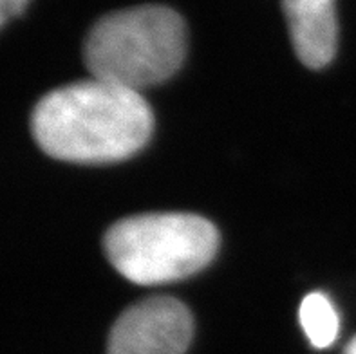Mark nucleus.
<instances>
[{
	"instance_id": "f257e3e1",
	"label": "nucleus",
	"mask_w": 356,
	"mask_h": 354,
	"mask_svg": "<svg viewBox=\"0 0 356 354\" xmlns=\"http://www.w3.org/2000/svg\"><path fill=\"white\" fill-rule=\"evenodd\" d=\"M31 129L51 157L104 165L140 152L152 134L154 114L138 90L90 78L44 96Z\"/></svg>"
},
{
	"instance_id": "20e7f679",
	"label": "nucleus",
	"mask_w": 356,
	"mask_h": 354,
	"mask_svg": "<svg viewBox=\"0 0 356 354\" xmlns=\"http://www.w3.org/2000/svg\"><path fill=\"white\" fill-rule=\"evenodd\" d=\"M194 320L183 302L154 296L120 314L108 335L107 354H185Z\"/></svg>"
},
{
	"instance_id": "0eeeda50",
	"label": "nucleus",
	"mask_w": 356,
	"mask_h": 354,
	"mask_svg": "<svg viewBox=\"0 0 356 354\" xmlns=\"http://www.w3.org/2000/svg\"><path fill=\"white\" fill-rule=\"evenodd\" d=\"M29 0H0V27L24 11Z\"/></svg>"
},
{
	"instance_id": "f03ea898",
	"label": "nucleus",
	"mask_w": 356,
	"mask_h": 354,
	"mask_svg": "<svg viewBox=\"0 0 356 354\" xmlns=\"http://www.w3.org/2000/svg\"><path fill=\"white\" fill-rule=\"evenodd\" d=\"M92 78L138 90L158 86L186 54L183 18L165 6H140L95 24L83 47Z\"/></svg>"
},
{
	"instance_id": "39448f33",
	"label": "nucleus",
	"mask_w": 356,
	"mask_h": 354,
	"mask_svg": "<svg viewBox=\"0 0 356 354\" xmlns=\"http://www.w3.org/2000/svg\"><path fill=\"white\" fill-rule=\"evenodd\" d=\"M282 8L298 60L312 69L325 67L339 42L334 0H282Z\"/></svg>"
},
{
	"instance_id": "6e6552de",
	"label": "nucleus",
	"mask_w": 356,
	"mask_h": 354,
	"mask_svg": "<svg viewBox=\"0 0 356 354\" xmlns=\"http://www.w3.org/2000/svg\"><path fill=\"white\" fill-rule=\"evenodd\" d=\"M343 354H356V337L353 338L351 341H349L348 346H346V351H343Z\"/></svg>"
},
{
	"instance_id": "423d86ee",
	"label": "nucleus",
	"mask_w": 356,
	"mask_h": 354,
	"mask_svg": "<svg viewBox=\"0 0 356 354\" xmlns=\"http://www.w3.org/2000/svg\"><path fill=\"white\" fill-rule=\"evenodd\" d=\"M298 319L306 337L318 349L330 347L339 337V313L330 298L322 293H312L304 298Z\"/></svg>"
},
{
	"instance_id": "7ed1b4c3",
	"label": "nucleus",
	"mask_w": 356,
	"mask_h": 354,
	"mask_svg": "<svg viewBox=\"0 0 356 354\" xmlns=\"http://www.w3.org/2000/svg\"><path fill=\"white\" fill-rule=\"evenodd\" d=\"M104 246L118 273L134 284L154 286L207 268L219 248V232L194 214H145L111 226Z\"/></svg>"
}]
</instances>
